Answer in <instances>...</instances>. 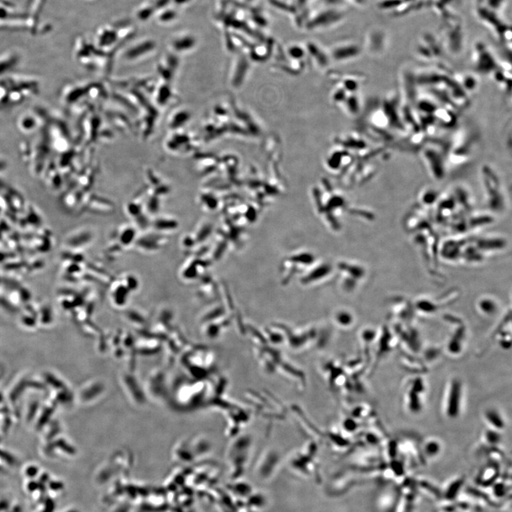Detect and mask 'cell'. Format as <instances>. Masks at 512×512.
Returning <instances> with one entry per match:
<instances>
[{"label":"cell","instance_id":"cell-1","mask_svg":"<svg viewBox=\"0 0 512 512\" xmlns=\"http://www.w3.org/2000/svg\"><path fill=\"white\" fill-rule=\"evenodd\" d=\"M462 384L458 380H453L447 392L446 414L450 418H456L460 414L462 400Z\"/></svg>","mask_w":512,"mask_h":512},{"label":"cell","instance_id":"cell-2","mask_svg":"<svg viewBox=\"0 0 512 512\" xmlns=\"http://www.w3.org/2000/svg\"><path fill=\"white\" fill-rule=\"evenodd\" d=\"M423 159L425 161L427 168L430 170L431 173L435 176L437 179L443 177L444 172H445V162H444L443 157L439 152H437L433 148H427L422 152Z\"/></svg>","mask_w":512,"mask_h":512},{"label":"cell","instance_id":"cell-3","mask_svg":"<svg viewBox=\"0 0 512 512\" xmlns=\"http://www.w3.org/2000/svg\"><path fill=\"white\" fill-rule=\"evenodd\" d=\"M424 392L423 381L421 379L415 380L412 387L408 393V406L412 412L418 413L421 410V398L420 394Z\"/></svg>","mask_w":512,"mask_h":512},{"label":"cell","instance_id":"cell-4","mask_svg":"<svg viewBox=\"0 0 512 512\" xmlns=\"http://www.w3.org/2000/svg\"><path fill=\"white\" fill-rule=\"evenodd\" d=\"M485 418L494 429L497 431L503 430L505 427V423L500 413L495 409H489L486 411Z\"/></svg>","mask_w":512,"mask_h":512},{"label":"cell","instance_id":"cell-5","mask_svg":"<svg viewBox=\"0 0 512 512\" xmlns=\"http://www.w3.org/2000/svg\"><path fill=\"white\" fill-rule=\"evenodd\" d=\"M424 452L429 457L436 456L440 452L439 443L434 440H428L424 445Z\"/></svg>","mask_w":512,"mask_h":512},{"label":"cell","instance_id":"cell-6","mask_svg":"<svg viewBox=\"0 0 512 512\" xmlns=\"http://www.w3.org/2000/svg\"><path fill=\"white\" fill-rule=\"evenodd\" d=\"M194 45V39L190 36L179 38L177 41L174 42V47L177 50H185V49H190Z\"/></svg>","mask_w":512,"mask_h":512},{"label":"cell","instance_id":"cell-7","mask_svg":"<svg viewBox=\"0 0 512 512\" xmlns=\"http://www.w3.org/2000/svg\"><path fill=\"white\" fill-rule=\"evenodd\" d=\"M485 438L488 443L496 444L500 442L501 437L498 431L494 429V430L487 431L486 432Z\"/></svg>","mask_w":512,"mask_h":512},{"label":"cell","instance_id":"cell-8","mask_svg":"<svg viewBox=\"0 0 512 512\" xmlns=\"http://www.w3.org/2000/svg\"><path fill=\"white\" fill-rule=\"evenodd\" d=\"M152 46H153V44L151 43V42H146V43L143 44V45H139V47L134 48L132 51H130L129 56H135L137 55L143 54V53H145V51H143L148 50Z\"/></svg>","mask_w":512,"mask_h":512},{"label":"cell","instance_id":"cell-9","mask_svg":"<svg viewBox=\"0 0 512 512\" xmlns=\"http://www.w3.org/2000/svg\"><path fill=\"white\" fill-rule=\"evenodd\" d=\"M152 10L151 8H146L144 10L139 11L138 13V16L139 19L141 20H146L150 18V16L152 15Z\"/></svg>","mask_w":512,"mask_h":512},{"label":"cell","instance_id":"cell-10","mask_svg":"<svg viewBox=\"0 0 512 512\" xmlns=\"http://www.w3.org/2000/svg\"><path fill=\"white\" fill-rule=\"evenodd\" d=\"M175 16L176 14L173 11H168L161 16V20L164 22L170 21V20L173 19Z\"/></svg>","mask_w":512,"mask_h":512},{"label":"cell","instance_id":"cell-11","mask_svg":"<svg viewBox=\"0 0 512 512\" xmlns=\"http://www.w3.org/2000/svg\"><path fill=\"white\" fill-rule=\"evenodd\" d=\"M169 1H170V0H159L157 4H156V7L159 9L162 8V7H165V5H168Z\"/></svg>","mask_w":512,"mask_h":512},{"label":"cell","instance_id":"cell-12","mask_svg":"<svg viewBox=\"0 0 512 512\" xmlns=\"http://www.w3.org/2000/svg\"><path fill=\"white\" fill-rule=\"evenodd\" d=\"M190 1V0H174L176 3L178 4H183L186 3L187 2Z\"/></svg>","mask_w":512,"mask_h":512}]
</instances>
